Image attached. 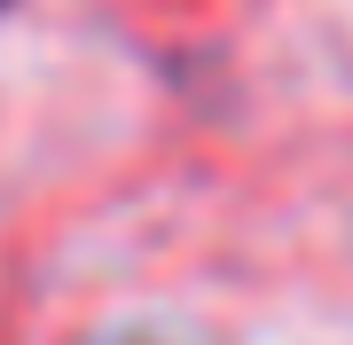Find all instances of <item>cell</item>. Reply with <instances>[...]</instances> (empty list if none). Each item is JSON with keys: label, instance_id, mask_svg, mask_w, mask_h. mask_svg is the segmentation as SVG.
<instances>
[{"label": "cell", "instance_id": "1", "mask_svg": "<svg viewBox=\"0 0 353 345\" xmlns=\"http://www.w3.org/2000/svg\"><path fill=\"white\" fill-rule=\"evenodd\" d=\"M0 8H8V0H0Z\"/></svg>", "mask_w": 353, "mask_h": 345}]
</instances>
